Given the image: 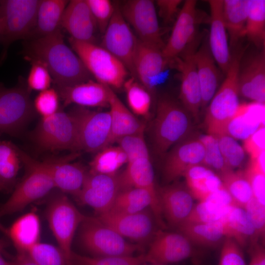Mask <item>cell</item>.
<instances>
[{
  "instance_id": "obj_59",
  "label": "cell",
  "mask_w": 265,
  "mask_h": 265,
  "mask_svg": "<svg viewBox=\"0 0 265 265\" xmlns=\"http://www.w3.org/2000/svg\"><path fill=\"white\" fill-rule=\"evenodd\" d=\"M1 18L0 16V35L1 33Z\"/></svg>"
},
{
  "instance_id": "obj_32",
  "label": "cell",
  "mask_w": 265,
  "mask_h": 265,
  "mask_svg": "<svg viewBox=\"0 0 265 265\" xmlns=\"http://www.w3.org/2000/svg\"><path fill=\"white\" fill-rule=\"evenodd\" d=\"M221 220L226 238H233L241 248L258 243L253 226L243 208L231 206Z\"/></svg>"
},
{
  "instance_id": "obj_22",
  "label": "cell",
  "mask_w": 265,
  "mask_h": 265,
  "mask_svg": "<svg viewBox=\"0 0 265 265\" xmlns=\"http://www.w3.org/2000/svg\"><path fill=\"white\" fill-rule=\"evenodd\" d=\"M134 66L135 77L149 92L156 89L160 83L161 76L169 66V61L163 56L160 49L139 39Z\"/></svg>"
},
{
  "instance_id": "obj_60",
  "label": "cell",
  "mask_w": 265,
  "mask_h": 265,
  "mask_svg": "<svg viewBox=\"0 0 265 265\" xmlns=\"http://www.w3.org/2000/svg\"><path fill=\"white\" fill-rule=\"evenodd\" d=\"M140 265H160V264H150L149 265H146V264H141Z\"/></svg>"
},
{
  "instance_id": "obj_34",
  "label": "cell",
  "mask_w": 265,
  "mask_h": 265,
  "mask_svg": "<svg viewBox=\"0 0 265 265\" xmlns=\"http://www.w3.org/2000/svg\"><path fill=\"white\" fill-rule=\"evenodd\" d=\"M249 3V0H223V19L231 48L245 36Z\"/></svg>"
},
{
  "instance_id": "obj_26",
  "label": "cell",
  "mask_w": 265,
  "mask_h": 265,
  "mask_svg": "<svg viewBox=\"0 0 265 265\" xmlns=\"http://www.w3.org/2000/svg\"><path fill=\"white\" fill-rule=\"evenodd\" d=\"M110 88L90 80L72 86L57 87V89L65 106L74 104L85 107H108Z\"/></svg>"
},
{
  "instance_id": "obj_52",
  "label": "cell",
  "mask_w": 265,
  "mask_h": 265,
  "mask_svg": "<svg viewBox=\"0 0 265 265\" xmlns=\"http://www.w3.org/2000/svg\"><path fill=\"white\" fill-rule=\"evenodd\" d=\"M51 76L47 68L37 61L32 65L27 78V84L30 89L42 91L49 88Z\"/></svg>"
},
{
  "instance_id": "obj_37",
  "label": "cell",
  "mask_w": 265,
  "mask_h": 265,
  "mask_svg": "<svg viewBox=\"0 0 265 265\" xmlns=\"http://www.w3.org/2000/svg\"><path fill=\"white\" fill-rule=\"evenodd\" d=\"M235 206L243 208L253 197L249 181L243 170H231L219 177Z\"/></svg>"
},
{
  "instance_id": "obj_18",
  "label": "cell",
  "mask_w": 265,
  "mask_h": 265,
  "mask_svg": "<svg viewBox=\"0 0 265 265\" xmlns=\"http://www.w3.org/2000/svg\"><path fill=\"white\" fill-rule=\"evenodd\" d=\"M165 156L163 179L169 184L184 176L191 167L203 164L205 149L199 136L191 133L173 146Z\"/></svg>"
},
{
  "instance_id": "obj_5",
  "label": "cell",
  "mask_w": 265,
  "mask_h": 265,
  "mask_svg": "<svg viewBox=\"0 0 265 265\" xmlns=\"http://www.w3.org/2000/svg\"><path fill=\"white\" fill-rule=\"evenodd\" d=\"M72 49L97 80L104 85L119 89L123 86L128 71L111 53L96 44L69 39Z\"/></svg>"
},
{
  "instance_id": "obj_6",
  "label": "cell",
  "mask_w": 265,
  "mask_h": 265,
  "mask_svg": "<svg viewBox=\"0 0 265 265\" xmlns=\"http://www.w3.org/2000/svg\"><path fill=\"white\" fill-rule=\"evenodd\" d=\"M80 227V243L95 257L133 256L141 249L140 244L128 242L96 217L86 216Z\"/></svg>"
},
{
  "instance_id": "obj_49",
  "label": "cell",
  "mask_w": 265,
  "mask_h": 265,
  "mask_svg": "<svg viewBox=\"0 0 265 265\" xmlns=\"http://www.w3.org/2000/svg\"><path fill=\"white\" fill-rule=\"evenodd\" d=\"M244 172L249 181L253 197L265 205V171L250 160Z\"/></svg>"
},
{
  "instance_id": "obj_24",
  "label": "cell",
  "mask_w": 265,
  "mask_h": 265,
  "mask_svg": "<svg viewBox=\"0 0 265 265\" xmlns=\"http://www.w3.org/2000/svg\"><path fill=\"white\" fill-rule=\"evenodd\" d=\"M61 26L77 41L95 44L98 29L94 17L85 0L69 1Z\"/></svg>"
},
{
  "instance_id": "obj_53",
  "label": "cell",
  "mask_w": 265,
  "mask_h": 265,
  "mask_svg": "<svg viewBox=\"0 0 265 265\" xmlns=\"http://www.w3.org/2000/svg\"><path fill=\"white\" fill-rule=\"evenodd\" d=\"M265 134L264 126L244 140V149L250 155L251 159L257 157L265 151Z\"/></svg>"
},
{
  "instance_id": "obj_15",
  "label": "cell",
  "mask_w": 265,
  "mask_h": 265,
  "mask_svg": "<svg viewBox=\"0 0 265 265\" xmlns=\"http://www.w3.org/2000/svg\"><path fill=\"white\" fill-rule=\"evenodd\" d=\"M96 217L123 238L141 243H149L158 230V225L149 208L133 213L106 212Z\"/></svg>"
},
{
  "instance_id": "obj_45",
  "label": "cell",
  "mask_w": 265,
  "mask_h": 265,
  "mask_svg": "<svg viewBox=\"0 0 265 265\" xmlns=\"http://www.w3.org/2000/svg\"><path fill=\"white\" fill-rule=\"evenodd\" d=\"M219 149L227 167L232 170L240 167L245 160L244 150L236 139L227 134L216 136Z\"/></svg>"
},
{
  "instance_id": "obj_1",
  "label": "cell",
  "mask_w": 265,
  "mask_h": 265,
  "mask_svg": "<svg viewBox=\"0 0 265 265\" xmlns=\"http://www.w3.org/2000/svg\"><path fill=\"white\" fill-rule=\"evenodd\" d=\"M60 30L29 40L26 53L32 61L49 71L57 87L74 85L91 80V75L74 52L64 43Z\"/></svg>"
},
{
  "instance_id": "obj_35",
  "label": "cell",
  "mask_w": 265,
  "mask_h": 265,
  "mask_svg": "<svg viewBox=\"0 0 265 265\" xmlns=\"http://www.w3.org/2000/svg\"><path fill=\"white\" fill-rule=\"evenodd\" d=\"M176 230L193 245L205 247H216L226 238L221 220L207 223L182 224Z\"/></svg>"
},
{
  "instance_id": "obj_44",
  "label": "cell",
  "mask_w": 265,
  "mask_h": 265,
  "mask_svg": "<svg viewBox=\"0 0 265 265\" xmlns=\"http://www.w3.org/2000/svg\"><path fill=\"white\" fill-rule=\"evenodd\" d=\"M72 265H140L145 263L144 254L139 256L88 257L72 252Z\"/></svg>"
},
{
  "instance_id": "obj_25",
  "label": "cell",
  "mask_w": 265,
  "mask_h": 265,
  "mask_svg": "<svg viewBox=\"0 0 265 265\" xmlns=\"http://www.w3.org/2000/svg\"><path fill=\"white\" fill-rule=\"evenodd\" d=\"M207 1L211 10L208 40L210 49L219 69L226 75L231 62L232 55L223 19V0H209Z\"/></svg>"
},
{
  "instance_id": "obj_43",
  "label": "cell",
  "mask_w": 265,
  "mask_h": 265,
  "mask_svg": "<svg viewBox=\"0 0 265 265\" xmlns=\"http://www.w3.org/2000/svg\"><path fill=\"white\" fill-rule=\"evenodd\" d=\"M27 253L37 265H72L63 251L51 244L39 241Z\"/></svg>"
},
{
  "instance_id": "obj_50",
  "label": "cell",
  "mask_w": 265,
  "mask_h": 265,
  "mask_svg": "<svg viewBox=\"0 0 265 265\" xmlns=\"http://www.w3.org/2000/svg\"><path fill=\"white\" fill-rule=\"evenodd\" d=\"M218 265H246L241 247L233 238L223 240Z\"/></svg>"
},
{
  "instance_id": "obj_27",
  "label": "cell",
  "mask_w": 265,
  "mask_h": 265,
  "mask_svg": "<svg viewBox=\"0 0 265 265\" xmlns=\"http://www.w3.org/2000/svg\"><path fill=\"white\" fill-rule=\"evenodd\" d=\"M194 59L201 91V110H203L216 92L220 70L211 53L208 41L206 40L196 50Z\"/></svg>"
},
{
  "instance_id": "obj_9",
  "label": "cell",
  "mask_w": 265,
  "mask_h": 265,
  "mask_svg": "<svg viewBox=\"0 0 265 265\" xmlns=\"http://www.w3.org/2000/svg\"><path fill=\"white\" fill-rule=\"evenodd\" d=\"M69 113L75 124L79 150L97 153L110 146L109 111H94L78 106Z\"/></svg>"
},
{
  "instance_id": "obj_13",
  "label": "cell",
  "mask_w": 265,
  "mask_h": 265,
  "mask_svg": "<svg viewBox=\"0 0 265 265\" xmlns=\"http://www.w3.org/2000/svg\"><path fill=\"white\" fill-rule=\"evenodd\" d=\"M138 40L122 16L119 6L115 5L101 46L119 59L135 78L134 61Z\"/></svg>"
},
{
  "instance_id": "obj_38",
  "label": "cell",
  "mask_w": 265,
  "mask_h": 265,
  "mask_svg": "<svg viewBox=\"0 0 265 265\" xmlns=\"http://www.w3.org/2000/svg\"><path fill=\"white\" fill-rule=\"evenodd\" d=\"M260 49L265 47V0H249L245 36Z\"/></svg>"
},
{
  "instance_id": "obj_54",
  "label": "cell",
  "mask_w": 265,
  "mask_h": 265,
  "mask_svg": "<svg viewBox=\"0 0 265 265\" xmlns=\"http://www.w3.org/2000/svg\"><path fill=\"white\" fill-rule=\"evenodd\" d=\"M181 0H158L156 1L158 14L163 22L170 24L175 21L179 12Z\"/></svg>"
},
{
  "instance_id": "obj_4",
  "label": "cell",
  "mask_w": 265,
  "mask_h": 265,
  "mask_svg": "<svg viewBox=\"0 0 265 265\" xmlns=\"http://www.w3.org/2000/svg\"><path fill=\"white\" fill-rule=\"evenodd\" d=\"M243 54L239 50L232 55L225 79L207 106L205 124L208 134H225L229 122L242 104L238 97V73Z\"/></svg>"
},
{
  "instance_id": "obj_8",
  "label": "cell",
  "mask_w": 265,
  "mask_h": 265,
  "mask_svg": "<svg viewBox=\"0 0 265 265\" xmlns=\"http://www.w3.org/2000/svg\"><path fill=\"white\" fill-rule=\"evenodd\" d=\"M40 0H4L0 2V41L6 49L20 39H27L33 30Z\"/></svg>"
},
{
  "instance_id": "obj_23",
  "label": "cell",
  "mask_w": 265,
  "mask_h": 265,
  "mask_svg": "<svg viewBox=\"0 0 265 265\" xmlns=\"http://www.w3.org/2000/svg\"><path fill=\"white\" fill-rule=\"evenodd\" d=\"M78 156L73 153L61 158L50 157L45 160L49 168L54 188L76 197L81 190L88 173L85 167L71 161Z\"/></svg>"
},
{
  "instance_id": "obj_17",
  "label": "cell",
  "mask_w": 265,
  "mask_h": 265,
  "mask_svg": "<svg viewBox=\"0 0 265 265\" xmlns=\"http://www.w3.org/2000/svg\"><path fill=\"white\" fill-rule=\"evenodd\" d=\"M193 244L182 234L158 229L144 254L145 263L167 265L193 257Z\"/></svg>"
},
{
  "instance_id": "obj_19",
  "label": "cell",
  "mask_w": 265,
  "mask_h": 265,
  "mask_svg": "<svg viewBox=\"0 0 265 265\" xmlns=\"http://www.w3.org/2000/svg\"><path fill=\"white\" fill-rule=\"evenodd\" d=\"M119 191L117 174L107 175L88 171L82 187L75 198L80 204L93 208L99 215L110 210Z\"/></svg>"
},
{
  "instance_id": "obj_48",
  "label": "cell",
  "mask_w": 265,
  "mask_h": 265,
  "mask_svg": "<svg viewBox=\"0 0 265 265\" xmlns=\"http://www.w3.org/2000/svg\"><path fill=\"white\" fill-rule=\"evenodd\" d=\"M243 209L254 228L256 241L259 242L260 239L263 241L265 235V205L252 197Z\"/></svg>"
},
{
  "instance_id": "obj_20",
  "label": "cell",
  "mask_w": 265,
  "mask_h": 265,
  "mask_svg": "<svg viewBox=\"0 0 265 265\" xmlns=\"http://www.w3.org/2000/svg\"><path fill=\"white\" fill-rule=\"evenodd\" d=\"M242 58V57H241ZM239 95L261 106L265 102V49L240 59L238 73Z\"/></svg>"
},
{
  "instance_id": "obj_42",
  "label": "cell",
  "mask_w": 265,
  "mask_h": 265,
  "mask_svg": "<svg viewBox=\"0 0 265 265\" xmlns=\"http://www.w3.org/2000/svg\"><path fill=\"white\" fill-rule=\"evenodd\" d=\"M199 137L205 149L203 164L214 172L219 177L232 170L227 167L224 161L217 136L208 133Z\"/></svg>"
},
{
  "instance_id": "obj_51",
  "label": "cell",
  "mask_w": 265,
  "mask_h": 265,
  "mask_svg": "<svg viewBox=\"0 0 265 265\" xmlns=\"http://www.w3.org/2000/svg\"><path fill=\"white\" fill-rule=\"evenodd\" d=\"M59 96L54 89L41 91L35 99L34 107L42 117L50 116L57 111Z\"/></svg>"
},
{
  "instance_id": "obj_33",
  "label": "cell",
  "mask_w": 265,
  "mask_h": 265,
  "mask_svg": "<svg viewBox=\"0 0 265 265\" xmlns=\"http://www.w3.org/2000/svg\"><path fill=\"white\" fill-rule=\"evenodd\" d=\"M186 186L193 198L203 201L223 187L219 176L203 164L191 167L185 173Z\"/></svg>"
},
{
  "instance_id": "obj_7",
  "label": "cell",
  "mask_w": 265,
  "mask_h": 265,
  "mask_svg": "<svg viewBox=\"0 0 265 265\" xmlns=\"http://www.w3.org/2000/svg\"><path fill=\"white\" fill-rule=\"evenodd\" d=\"M45 215L58 247L71 263L73 239L77 229L86 216L61 192L55 194L50 200Z\"/></svg>"
},
{
  "instance_id": "obj_58",
  "label": "cell",
  "mask_w": 265,
  "mask_h": 265,
  "mask_svg": "<svg viewBox=\"0 0 265 265\" xmlns=\"http://www.w3.org/2000/svg\"><path fill=\"white\" fill-rule=\"evenodd\" d=\"M0 265H13L12 262H8L4 259L2 254L0 252Z\"/></svg>"
},
{
  "instance_id": "obj_40",
  "label": "cell",
  "mask_w": 265,
  "mask_h": 265,
  "mask_svg": "<svg viewBox=\"0 0 265 265\" xmlns=\"http://www.w3.org/2000/svg\"><path fill=\"white\" fill-rule=\"evenodd\" d=\"M19 149L10 142L0 140V182L3 190L15 182L20 168Z\"/></svg>"
},
{
  "instance_id": "obj_47",
  "label": "cell",
  "mask_w": 265,
  "mask_h": 265,
  "mask_svg": "<svg viewBox=\"0 0 265 265\" xmlns=\"http://www.w3.org/2000/svg\"><path fill=\"white\" fill-rule=\"evenodd\" d=\"M96 21L98 29L104 34L113 15L115 5L108 0H85Z\"/></svg>"
},
{
  "instance_id": "obj_62",
  "label": "cell",
  "mask_w": 265,
  "mask_h": 265,
  "mask_svg": "<svg viewBox=\"0 0 265 265\" xmlns=\"http://www.w3.org/2000/svg\"></svg>"
},
{
  "instance_id": "obj_2",
  "label": "cell",
  "mask_w": 265,
  "mask_h": 265,
  "mask_svg": "<svg viewBox=\"0 0 265 265\" xmlns=\"http://www.w3.org/2000/svg\"><path fill=\"white\" fill-rule=\"evenodd\" d=\"M192 117L183 106L164 96L158 103L151 136L155 153L165 156L175 145L192 133Z\"/></svg>"
},
{
  "instance_id": "obj_56",
  "label": "cell",
  "mask_w": 265,
  "mask_h": 265,
  "mask_svg": "<svg viewBox=\"0 0 265 265\" xmlns=\"http://www.w3.org/2000/svg\"><path fill=\"white\" fill-rule=\"evenodd\" d=\"M13 265H37L30 258L27 253H17V255L12 262Z\"/></svg>"
},
{
  "instance_id": "obj_36",
  "label": "cell",
  "mask_w": 265,
  "mask_h": 265,
  "mask_svg": "<svg viewBox=\"0 0 265 265\" xmlns=\"http://www.w3.org/2000/svg\"><path fill=\"white\" fill-rule=\"evenodd\" d=\"M254 103H243L229 122L225 134L235 139L245 140L259 128L264 126V120L251 116L250 110Z\"/></svg>"
},
{
  "instance_id": "obj_29",
  "label": "cell",
  "mask_w": 265,
  "mask_h": 265,
  "mask_svg": "<svg viewBox=\"0 0 265 265\" xmlns=\"http://www.w3.org/2000/svg\"><path fill=\"white\" fill-rule=\"evenodd\" d=\"M117 177L120 191L133 187L143 188L148 190L159 201L150 158L128 162L124 170L117 175Z\"/></svg>"
},
{
  "instance_id": "obj_46",
  "label": "cell",
  "mask_w": 265,
  "mask_h": 265,
  "mask_svg": "<svg viewBox=\"0 0 265 265\" xmlns=\"http://www.w3.org/2000/svg\"><path fill=\"white\" fill-rule=\"evenodd\" d=\"M116 142L125 154L127 162L138 159L150 158L144 132L123 137Z\"/></svg>"
},
{
  "instance_id": "obj_30",
  "label": "cell",
  "mask_w": 265,
  "mask_h": 265,
  "mask_svg": "<svg viewBox=\"0 0 265 265\" xmlns=\"http://www.w3.org/2000/svg\"><path fill=\"white\" fill-rule=\"evenodd\" d=\"M69 1L40 0L35 26L28 40L47 36L60 30L61 23Z\"/></svg>"
},
{
  "instance_id": "obj_10",
  "label": "cell",
  "mask_w": 265,
  "mask_h": 265,
  "mask_svg": "<svg viewBox=\"0 0 265 265\" xmlns=\"http://www.w3.org/2000/svg\"><path fill=\"white\" fill-rule=\"evenodd\" d=\"M32 137L37 146L44 150H79L74 120L69 113L62 111L42 117Z\"/></svg>"
},
{
  "instance_id": "obj_3",
  "label": "cell",
  "mask_w": 265,
  "mask_h": 265,
  "mask_svg": "<svg viewBox=\"0 0 265 265\" xmlns=\"http://www.w3.org/2000/svg\"><path fill=\"white\" fill-rule=\"evenodd\" d=\"M25 174L10 197L0 207V217L21 212L54 188L48 165L19 149Z\"/></svg>"
},
{
  "instance_id": "obj_39",
  "label": "cell",
  "mask_w": 265,
  "mask_h": 265,
  "mask_svg": "<svg viewBox=\"0 0 265 265\" xmlns=\"http://www.w3.org/2000/svg\"><path fill=\"white\" fill-rule=\"evenodd\" d=\"M127 163V157L118 146H108L97 153L89 163L91 173L115 175L117 171Z\"/></svg>"
},
{
  "instance_id": "obj_57",
  "label": "cell",
  "mask_w": 265,
  "mask_h": 265,
  "mask_svg": "<svg viewBox=\"0 0 265 265\" xmlns=\"http://www.w3.org/2000/svg\"><path fill=\"white\" fill-rule=\"evenodd\" d=\"M0 231L2 232L3 233L7 235V229L3 226L2 224L0 222ZM5 244L3 242L0 240V252L3 254L4 252V248Z\"/></svg>"
},
{
  "instance_id": "obj_28",
  "label": "cell",
  "mask_w": 265,
  "mask_h": 265,
  "mask_svg": "<svg viewBox=\"0 0 265 265\" xmlns=\"http://www.w3.org/2000/svg\"><path fill=\"white\" fill-rule=\"evenodd\" d=\"M108 107L111 119L110 145L123 137L144 132L145 124L124 105L111 88Z\"/></svg>"
},
{
  "instance_id": "obj_61",
  "label": "cell",
  "mask_w": 265,
  "mask_h": 265,
  "mask_svg": "<svg viewBox=\"0 0 265 265\" xmlns=\"http://www.w3.org/2000/svg\"><path fill=\"white\" fill-rule=\"evenodd\" d=\"M0 190H3V186H2L0 182Z\"/></svg>"
},
{
  "instance_id": "obj_21",
  "label": "cell",
  "mask_w": 265,
  "mask_h": 265,
  "mask_svg": "<svg viewBox=\"0 0 265 265\" xmlns=\"http://www.w3.org/2000/svg\"><path fill=\"white\" fill-rule=\"evenodd\" d=\"M157 190L163 219L166 225L176 229L191 212L194 198L186 186L180 183L174 182Z\"/></svg>"
},
{
  "instance_id": "obj_16",
  "label": "cell",
  "mask_w": 265,
  "mask_h": 265,
  "mask_svg": "<svg viewBox=\"0 0 265 265\" xmlns=\"http://www.w3.org/2000/svg\"><path fill=\"white\" fill-rule=\"evenodd\" d=\"M29 93L19 86L0 92V132L18 134L33 116Z\"/></svg>"
},
{
  "instance_id": "obj_12",
  "label": "cell",
  "mask_w": 265,
  "mask_h": 265,
  "mask_svg": "<svg viewBox=\"0 0 265 265\" xmlns=\"http://www.w3.org/2000/svg\"><path fill=\"white\" fill-rule=\"evenodd\" d=\"M119 8L140 41L162 50L165 44L153 0H129L124 2Z\"/></svg>"
},
{
  "instance_id": "obj_11",
  "label": "cell",
  "mask_w": 265,
  "mask_h": 265,
  "mask_svg": "<svg viewBox=\"0 0 265 265\" xmlns=\"http://www.w3.org/2000/svg\"><path fill=\"white\" fill-rule=\"evenodd\" d=\"M200 36L188 46L179 56L169 62V66L180 73L181 104L195 122L201 111L202 97L194 54L200 43Z\"/></svg>"
},
{
  "instance_id": "obj_55",
  "label": "cell",
  "mask_w": 265,
  "mask_h": 265,
  "mask_svg": "<svg viewBox=\"0 0 265 265\" xmlns=\"http://www.w3.org/2000/svg\"><path fill=\"white\" fill-rule=\"evenodd\" d=\"M250 260L248 265H265V250L260 242L249 246Z\"/></svg>"
},
{
  "instance_id": "obj_31",
  "label": "cell",
  "mask_w": 265,
  "mask_h": 265,
  "mask_svg": "<svg viewBox=\"0 0 265 265\" xmlns=\"http://www.w3.org/2000/svg\"><path fill=\"white\" fill-rule=\"evenodd\" d=\"M41 226L40 219L34 212H30L17 219L8 229L9 237L17 253H27L39 242Z\"/></svg>"
},
{
  "instance_id": "obj_41",
  "label": "cell",
  "mask_w": 265,
  "mask_h": 265,
  "mask_svg": "<svg viewBox=\"0 0 265 265\" xmlns=\"http://www.w3.org/2000/svg\"><path fill=\"white\" fill-rule=\"evenodd\" d=\"M123 86L131 111L135 115L147 117L151 105V97L149 91L133 77L126 80Z\"/></svg>"
},
{
  "instance_id": "obj_14",
  "label": "cell",
  "mask_w": 265,
  "mask_h": 265,
  "mask_svg": "<svg viewBox=\"0 0 265 265\" xmlns=\"http://www.w3.org/2000/svg\"><path fill=\"white\" fill-rule=\"evenodd\" d=\"M195 0H185L175 21L168 41L161 50L169 62L179 56L198 37L199 25L205 18L196 7Z\"/></svg>"
}]
</instances>
